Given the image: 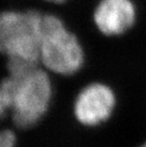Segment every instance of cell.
<instances>
[{
  "instance_id": "7",
  "label": "cell",
  "mask_w": 146,
  "mask_h": 147,
  "mask_svg": "<svg viewBox=\"0 0 146 147\" xmlns=\"http://www.w3.org/2000/svg\"><path fill=\"white\" fill-rule=\"evenodd\" d=\"M46 1L52 2V3H63L66 1V0H46Z\"/></svg>"
},
{
  "instance_id": "4",
  "label": "cell",
  "mask_w": 146,
  "mask_h": 147,
  "mask_svg": "<svg viewBox=\"0 0 146 147\" xmlns=\"http://www.w3.org/2000/svg\"><path fill=\"white\" fill-rule=\"evenodd\" d=\"M115 95L104 84H90L82 89L74 104V114L83 125L95 126L104 123L112 114Z\"/></svg>"
},
{
  "instance_id": "5",
  "label": "cell",
  "mask_w": 146,
  "mask_h": 147,
  "mask_svg": "<svg viewBox=\"0 0 146 147\" xmlns=\"http://www.w3.org/2000/svg\"><path fill=\"white\" fill-rule=\"evenodd\" d=\"M136 11L131 0H101L94 11V22L105 35H120L135 23Z\"/></svg>"
},
{
  "instance_id": "8",
  "label": "cell",
  "mask_w": 146,
  "mask_h": 147,
  "mask_svg": "<svg viewBox=\"0 0 146 147\" xmlns=\"http://www.w3.org/2000/svg\"><path fill=\"white\" fill-rule=\"evenodd\" d=\"M139 147H146V143H143V144H142V145H141V146H139Z\"/></svg>"
},
{
  "instance_id": "3",
  "label": "cell",
  "mask_w": 146,
  "mask_h": 147,
  "mask_svg": "<svg viewBox=\"0 0 146 147\" xmlns=\"http://www.w3.org/2000/svg\"><path fill=\"white\" fill-rule=\"evenodd\" d=\"M42 13L6 11L0 16V49L7 58L40 61Z\"/></svg>"
},
{
  "instance_id": "2",
  "label": "cell",
  "mask_w": 146,
  "mask_h": 147,
  "mask_svg": "<svg viewBox=\"0 0 146 147\" xmlns=\"http://www.w3.org/2000/svg\"><path fill=\"white\" fill-rule=\"evenodd\" d=\"M40 61L52 72L62 75L74 74L82 67V47L56 15L42 14Z\"/></svg>"
},
{
  "instance_id": "6",
  "label": "cell",
  "mask_w": 146,
  "mask_h": 147,
  "mask_svg": "<svg viewBox=\"0 0 146 147\" xmlns=\"http://www.w3.org/2000/svg\"><path fill=\"white\" fill-rule=\"evenodd\" d=\"M16 138L11 130H4L0 134V147H14Z\"/></svg>"
},
{
  "instance_id": "1",
  "label": "cell",
  "mask_w": 146,
  "mask_h": 147,
  "mask_svg": "<svg viewBox=\"0 0 146 147\" xmlns=\"http://www.w3.org/2000/svg\"><path fill=\"white\" fill-rule=\"evenodd\" d=\"M51 84L48 74L38 67L3 79L0 86V114L11 110L13 123L19 128L33 126L48 110Z\"/></svg>"
}]
</instances>
